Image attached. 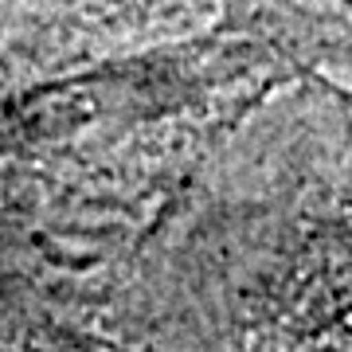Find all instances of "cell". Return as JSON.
I'll list each match as a JSON object with an SVG mask.
<instances>
[{
	"instance_id": "obj_1",
	"label": "cell",
	"mask_w": 352,
	"mask_h": 352,
	"mask_svg": "<svg viewBox=\"0 0 352 352\" xmlns=\"http://www.w3.org/2000/svg\"><path fill=\"white\" fill-rule=\"evenodd\" d=\"M129 352H352V90L282 87L145 243Z\"/></svg>"
}]
</instances>
